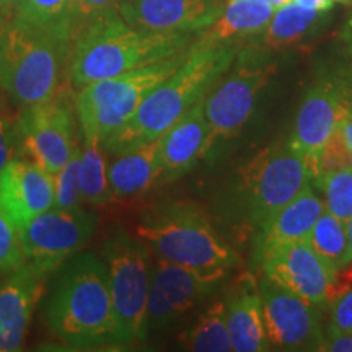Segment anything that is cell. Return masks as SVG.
Returning <instances> with one entry per match:
<instances>
[{"label": "cell", "instance_id": "1", "mask_svg": "<svg viewBox=\"0 0 352 352\" xmlns=\"http://www.w3.org/2000/svg\"><path fill=\"white\" fill-rule=\"evenodd\" d=\"M239 54L235 43H212L199 38L188 47L183 64L148 91L134 116L114 132L104 148L120 153L139 144L160 139L179 118L220 80Z\"/></svg>", "mask_w": 352, "mask_h": 352}, {"label": "cell", "instance_id": "2", "mask_svg": "<svg viewBox=\"0 0 352 352\" xmlns=\"http://www.w3.org/2000/svg\"><path fill=\"white\" fill-rule=\"evenodd\" d=\"M44 320L74 349H98L116 340L111 290L103 258L78 252L59 267L44 302Z\"/></svg>", "mask_w": 352, "mask_h": 352}, {"label": "cell", "instance_id": "3", "mask_svg": "<svg viewBox=\"0 0 352 352\" xmlns=\"http://www.w3.org/2000/svg\"><path fill=\"white\" fill-rule=\"evenodd\" d=\"M189 43L188 33L144 32L127 25L118 12L108 13L74 32L67 80L70 87L80 90L186 51Z\"/></svg>", "mask_w": 352, "mask_h": 352}, {"label": "cell", "instance_id": "4", "mask_svg": "<svg viewBox=\"0 0 352 352\" xmlns=\"http://www.w3.org/2000/svg\"><path fill=\"white\" fill-rule=\"evenodd\" d=\"M134 233L152 256L226 279L240 261L204 210L186 201H166L144 210Z\"/></svg>", "mask_w": 352, "mask_h": 352}, {"label": "cell", "instance_id": "5", "mask_svg": "<svg viewBox=\"0 0 352 352\" xmlns=\"http://www.w3.org/2000/svg\"><path fill=\"white\" fill-rule=\"evenodd\" d=\"M72 34L10 19L0 26V90L26 107L60 90Z\"/></svg>", "mask_w": 352, "mask_h": 352}, {"label": "cell", "instance_id": "6", "mask_svg": "<svg viewBox=\"0 0 352 352\" xmlns=\"http://www.w3.org/2000/svg\"><path fill=\"white\" fill-rule=\"evenodd\" d=\"M186 51L77 90L74 103L82 138L107 142L134 116L148 91L183 64Z\"/></svg>", "mask_w": 352, "mask_h": 352}, {"label": "cell", "instance_id": "7", "mask_svg": "<svg viewBox=\"0 0 352 352\" xmlns=\"http://www.w3.org/2000/svg\"><path fill=\"white\" fill-rule=\"evenodd\" d=\"M116 320L114 347H131L148 336L147 302L152 252L138 235L114 230L101 246Z\"/></svg>", "mask_w": 352, "mask_h": 352}, {"label": "cell", "instance_id": "8", "mask_svg": "<svg viewBox=\"0 0 352 352\" xmlns=\"http://www.w3.org/2000/svg\"><path fill=\"white\" fill-rule=\"evenodd\" d=\"M311 182L310 170L289 140L256 153L240 176V204L245 217L261 228Z\"/></svg>", "mask_w": 352, "mask_h": 352}, {"label": "cell", "instance_id": "9", "mask_svg": "<svg viewBox=\"0 0 352 352\" xmlns=\"http://www.w3.org/2000/svg\"><path fill=\"white\" fill-rule=\"evenodd\" d=\"M276 63L263 51L246 47L235 57V67L215 82L204 98L210 129V152L235 139L253 116L261 91L276 74ZM209 152V153H210Z\"/></svg>", "mask_w": 352, "mask_h": 352}, {"label": "cell", "instance_id": "10", "mask_svg": "<svg viewBox=\"0 0 352 352\" xmlns=\"http://www.w3.org/2000/svg\"><path fill=\"white\" fill-rule=\"evenodd\" d=\"M352 114V70L321 74L298 108L289 142L305 158L311 179L320 173L324 147L342 118Z\"/></svg>", "mask_w": 352, "mask_h": 352}, {"label": "cell", "instance_id": "11", "mask_svg": "<svg viewBox=\"0 0 352 352\" xmlns=\"http://www.w3.org/2000/svg\"><path fill=\"white\" fill-rule=\"evenodd\" d=\"M98 219L85 208H51L16 227L25 261L46 276L82 252L96 230Z\"/></svg>", "mask_w": 352, "mask_h": 352}, {"label": "cell", "instance_id": "12", "mask_svg": "<svg viewBox=\"0 0 352 352\" xmlns=\"http://www.w3.org/2000/svg\"><path fill=\"white\" fill-rule=\"evenodd\" d=\"M76 103H69L63 90L51 98L21 107L15 120L16 139L23 152L54 175L72 155L77 142Z\"/></svg>", "mask_w": 352, "mask_h": 352}, {"label": "cell", "instance_id": "13", "mask_svg": "<svg viewBox=\"0 0 352 352\" xmlns=\"http://www.w3.org/2000/svg\"><path fill=\"white\" fill-rule=\"evenodd\" d=\"M222 277L202 274L164 259L152 263L147 302L148 333L162 331L179 321L212 296Z\"/></svg>", "mask_w": 352, "mask_h": 352}, {"label": "cell", "instance_id": "14", "mask_svg": "<svg viewBox=\"0 0 352 352\" xmlns=\"http://www.w3.org/2000/svg\"><path fill=\"white\" fill-rule=\"evenodd\" d=\"M264 324L271 349L321 351L327 333L321 328L318 305H311L272 283L258 279Z\"/></svg>", "mask_w": 352, "mask_h": 352}, {"label": "cell", "instance_id": "15", "mask_svg": "<svg viewBox=\"0 0 352 352\" xmlns=\"http://www.w3.org/2000/svg\"><path fill=\"white\" fill-rule=\"evenodd\" d=\"M264 277L311 305H324L334 277L333 267L307 241L290 243L267 253L258 261Z\"/></svg>", "mask_w": 352, "mask_h": 352}, {"label": "cell", "instance_id": "16", "mask_svg": "<svg viewBox=\"0 0 352 352\" xmlns=\"http://www.w3.org/2000/svg\"><path fill=\"white\" fill-rule=\"evenodd\" d=\"M226 0H122L118 13L127 25L152 33H199L219 19Z\"/></svg>", "mask_w": 352, "mask_h": 352}, {"label": "cell", "instance_id": "17", "mask_svg": "<svg viewBox=\"0 0 352 352\" xmlns=\"http://www.w3.org/2000/svg\"><path fill=\"white\" fill-rule=\"evenodd\" d=\"M0 208L15 227L54 208V175L32 158L13 157L0 171Z\"/></svg>", "mask_w": 352, "mask_h": 352}, {"label": "cell", "instance_id": "18", "mask_svg": "<svg viewBox=\"0 0 352 352\" xmlns=\"http://www.w3.org/2000/svg\"><path fill=\"white\" fill-rule=\"evenodd\" d=\"M44 279L46 276L23 261L0 284V352L21 349Z\"/></svg>", "mask_w": 352, "mask_h": 352}, {"label": "cell", "instance_id": "19", "mask_svg": "<svg viewBox=\"0 0 352 352\" xmlns=\"http://www.w3.org/2000/svg\"><path fill=\"white\" fill-rule=\"evenodd\" d=\"M206 98V96H204ZM204 98L160 135L162 182L183 176L210 152V129L204 114Z\"/></svg>", "mask_w": 352, "mask_h": 352}, {"label": "cell", "instance_id": "20", "mask_svg": "<svg viewBox=\"0 0 352 352\" xmlns=\"http://www.w3.org/2000/svg\"><path fill=\"white\" fill-rule=\"evenodd\" d=\"M232 349L236 352L271 351L263 315L258 279L252 272L239 276L226 298Z\"/></svg>", "mask_w": 352, "mask_h": 352}, {"label": "cell", "instance_id": "21", "mask_svg": "<svg viewBox=\"0 0 352 352\" xmlns=\"http://www.w3.org/2000/svg\"><path fill=\"white\" fill-rule=\"evenodd\" d=\"M323 199L308 184L300 195L284 206L270 222L258 228V236L254 240L256 263L280 246L305 241L316 220L323 214Z\"/></svg>", "mask_w": 352, "mask_h": 352}, {"label": "cell", "instance_id": "22", "mask_svg": "<svg viewBox=\"0 0 352 352\" xmlns=\"http://www.w3.org/2000/svg\"><path fill=\"white\" fill-rule=\"evenodd\" d=\"M114 199H127L148 191L162 176L160 142L139 144L116 153L108 170Z\"/></svg>", "mask_w": 352, "mask_h": 352}, {"label": "cell", "instance_id": "23", "mask_svg": "<svg viewBox=\"0 0 352 352\" xmlns=\"http://www.w3.org/2000/svg\"><path fill=\"white\" fill-rule=\"evenodd\" d=\"M274 15V7L264 0H226L222 13L212 26L201 34L212 43H236L259 36Z\"/></svg>", "mask_w": 352, "mask_h": 352}, {"label": "cell", "instance_id": "24", "mask_svg": "<svg viewBox=\"0 0 352 352\" xmlns=\"http://www.w3.org/2000/svg\"><path fill=\"white\" fill-rule=\"evenodd\" d=\"M327 12L311 10L290 2L280 7L263 33V44L270 50H285L303 41L324 20Z\"/></svg>", "mask_w": 352, "mask_h": 352}, {"label": "cell", "instance_id": "25", "mask_svg": "<svg viewBox=\"0 0 352 352\" xmlns=\"http://www.w3.org/2000/svg\"><path fill=\"white\" fill-rule=\"evenodd\" d=\"M183 349L192 352H228L232 349L227 324V303L220 298L206 308L179 336Z\"/></svg>", "mask_w": 352, "mask_h": 352}, {"label": "cell", "instance_id": "26", "mask_svg": "<svg viewBox=\"0 0 352 352\" xmlns=\"http://www.w3.org/2000/svg\"><path fill=\"white\" fill-rule=\"evenodd\" d=\"M80 145V188L83 204L98 208L113 201L109 188L107 148L96 138H82Z\"/></svg>", "mask_w": 352, "mask_h": 352}, {"label": "cell", "instance_id": "27", "mask_svg": "<svg viewBox=\"0 0 352 352\" xmlns=\"http://www.w3.org/2000/svg\"><path fill=\"white\" fill-rule=\"evenodd\" d=\"M334 271L352 261V248L346 223L331 212H323L305 240Z\"/></svg>", "mask_w": 352, "mask_h": 352}, {"label": "cell", "instance_id": "28", "mask_svg": "<svg viewBox=\"0 0 352 352\" xmlns=\"http://www.w3.org/2000/svg\"><path fill=\"white\" fill-rule=\"evenodd\" d=\"M12 19L36 28L65 32L74 36V0H21Z\"/></svg>", "mask_w": 352, "mask_h": 352}, {"label": "cell", "instance_id": "29", "mask_svg": "<svg viewBox=\"0 0 352 352\" xmlns=\"http://www.w3.org/2000/svg\"><path fill=\"white\" fill-rule=\"evenodd\" d=\"M315 184L323 192L328 212L346 223L352 217V165L334 166L323 171L315 179Z\"/></svg>", "mask_w": 352, "mask_h": 352}, {"label": "cell", "instance_id": "30", "mask_svg": "<svg viewBox=\"0 0 352 352\" xmlns=\"http://www.w3.org/2000/svg\"><path fill=\"white\" fill-rule=\"evenodd\" d=\"M54 208L67 210L83 208L80 188V145H77L67 164L54 173Z\"/></svg>", "mask_w": 352, "mask_h": 352}, {"label": "cell", "instance_id": "31", "mask_svg": "<svg viewBox=\"0 0 352 352\" xmlns=\"http://www.w3.org/2000/svg\"><path fill=\"white\" fill-rule=\"evenodd\" d=\"M341 165H352V114L342 118V121L334 131L331 140L324 147L318 176L323 171Z\"/></svg>", "mask_w": 352, "mask_h": 352}, {"label": "cell", "instance_id": "32", "mask_svg": "<svg viewBox=\"0 0 352 352\" xmlns=\"http://www.w3.org/2000/svg\"><path fill=\"white\" fill-rule=\"evenodd\" d=\"M23 261L16 227L0 208V272H10Z\"/></svg>", "mask_w": 352, "mask_h": 352}, {"label": "cell", "instance_id": "33", "mask_svg": "<svg viewBox=\"0 0 352 352\" xmlns=\"http://www.w3.org/2000/svg\"><path fill=\"white\" fill-rule=\"evenodd\" d=\"M122 0H74V32L88 21L118 12Z\"/></svg>", "mask_w": 352, "mask_h": 352}, {"label": "cell", "instance_id": "34", "mask_svg": "<svg viewBox=\"0 0 352 352\" xmlns=\"http://www.w3.org/2000/svg\"><path fill=\"white\" fill-rule=\"evenodd\" d=\"M328 305H331V315H329L327 334L352 331V287L338 296Z\"/></svg>", "mask_w": 352, "mask_h": 352}, {"label": "cell", "instance_id": "35", "mask_svg": "<svg viewBox=\"0 0 352 352\" xmlns=\"http://www.w3.org/2000/svg\"><path fill=\"white\" fill-rule=\"evenodd\" d=\"M16 145H19V139H16L15 121L10 113L0 108V171L15 157Z\"/></svg>", "mask_w": 352, "mask_h": 352}, {"label": "cell", "instance_id": "36", "mask_svg": "<svg viewBox=\"0 0 352 352\" xmlns=\"http://www.w3.org/2000/svg\"><path fill=\"white\" fill-rule=\"evenodd\" d=\"M321 351L328 352H352V331L327 334Z\"/></svg>", "mask_w": 352, "mask_h": 352}, {"label": "cell", "instance_id": "37", "mask_svg": "<svg viewBox=\"0 0 352 352\" xmlns=\"http://www.w3.org/2000/svg\"><path fill=\"white\" fill-rule=\"evenodd\" d=\"M292 2L300 7L311 8V10H318V12H329L334 6L333 0H292Z\"/></svg>", "mask_w": 352, "mask_h": 352}, {"label": "cell", "instance_id": "38", "mask_svg": "<svg viewBox=\"0 0 352 352\" xmlns=\"http://www.w3.org/2000/svg\"><path fill=\"white\" fill-rule=\"evenodd\" d=\"M21 0H0V16L3 20H10L19 10Z\"/></svg>", "mask_w": 352, "mask_h": 352}, {"label": "cell", "instance_id": "39", "mask_svg": "<svg viewBox=\"0 0 352 352\" xmlns=\"http://www.w3.org/2000/svg\"><path fill=\"white\" fill-rule=\"evenodd\" d=\"M341 39H342V43H344L349 56L352 57V10L349 13V16H347L344 28H342V32H341Z\"/></svg>", "mask_w": 352, "mask_h": 352}, {"label": "cell", "instance_id": "40", "mask_svg": "<svg viewBox=\"0 0 352 352\" xmlns=\"http://www.w3.org/2000/svg\"><path fill=\"white\" fill-rule=\"evenodd\" d=\"M266 3H270V6H272L274 8H280L284 6H287V3L292 2V0H264Z\"/></svg>", "mask_w": 352, "mask_h": 352}, {"label": "cell", "instance_id": "41", "mask_svg": "<svg viewBox=\"0 0 352 352\" xmlns=\"http://www.w3.org/2000/svg\"><path fill=\"white\" fill-rule=\"evenodd\" d=\"M346 230H347V236H349L351 241V248H352V217L346 222Z\"/></svg>", "mask_w": 352, "mask_h": 352}, {"label": "cell", "instance_id": "42", "mask_svg": "<svg viewBox=\"0 0 352 352\" xmlns=\"http://www.w3.org/2000/svg\"><path fill=\"white\" fill-rule=\"evenodd\" d=\"M3 21H6V20H3V19H2V16H0V26H2V25H3Z\"/></svg>", "mask_w": 352, "mask_h": 352}]
</instances>
